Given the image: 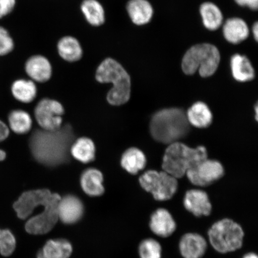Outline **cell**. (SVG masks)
Wrapping results in <instances>:
<instances>
[{"label": "cell", "mask_w": 258, "mask_h": 258, "mask_svg": "<svg viewBox=\"0 0 258 258\" xmlns=\"http://www.w3.org/2000/svg\"><path fill=\"white\" fill-rule=\"evenodd\" d=\"M220 60V53L214 45L196 44L183 56L182 69L186 75H192L198 71L200 76L209 77L217 72Z\"/></svg>", "instance_id": "cell-5"}, {"label": "cell", "mask_w": 258, "mask_h": 258, "mask_svg": "<svg viewBox=\"0 0 258 258\" xmlns=\"http://www.w3.org/2000/svg\"><path fill=\"white\" fill-rule=\"evenodd\" d=\"M15 5L16 0H0V19L11 14Z\"/></svg>", "instance_id": "cell-33"}, {"label": "cell", "mask_w": 258, "mask_h": 258, "mask_svg": "<svg viewBox=\"0 0 258 258\" xmlns=\"http://www.w3.org/2000/svg\"><path fill=\"white\" fill-rule=\"evenodd\" d=\"M9 127L4 122L0 120V143L7 139L10 134ZM6 158V153L5 151L0 150V161L5 160Z\"/></svg>", "instance_id": "cell-34"}, {"label": "cell", "mask_w": 258, "mask_h": 258, "mask_svg": "<svg viewBox=\"0 0 258 258\" xmlns=\"http://www.w3.org/2000/svg\"><path fill=\"white\" fill-rule=\"evenodd\" d=\"M224 175L221 163L217 160L206 159L201 161L186 173L193 185L207 186L220 179Z\"/></svg>", "instance_id": "cell-10"}, {"label": "cell", "mask_w": 258, "mask_h": 258, "mask_svg": "<svg viewBox=\"0 0 258 258\" xmlns=\"http://www.w3.org/2000/svg\"><path fill=\"white\" fill-rule=\"evenodd\" d=\"M234 1L242 7L249 8L253 11H256L258 8V0H234Z\"/></svg>", "instance_id": "cell-35"}, {"label": "cell", "mask_w": 258, "mask_h": 258, "mask_svg": "<svg viewBox=\"0 0 258 258\" xmlns=\"http://www.w3.org/2000/svg\"><path fill=\"white\" fill-rule=\"evenodd\" d=\"M189 123L181 109H164L155 113L150 122L151 134L155 140L164 144L177 143L186 136Z\"/></svg>", "instance_id": "cell-2"}, {"label": "cell", "mask_w": 258, "mask_h": 258, "mask_svg": "<svg viewBox=\"0 0 258 258\" xmlns=\"http://www.w3.org/2000/svg\"><path fill=\"white\" fill-rule=\"evenodd\" d=\"M203 25L210 31L217 30L223 22V15L218 6L211 2L203 3L200 8Z\"/></svg>", "instance_id": "cell-25"}, {"label": "cell", "mask_w": 258, "mask_h": 258, "mask_svg": "<svg viewBox=\"0 0 258 258\" xmlns=\"http://www.w3.org/2000/svg\"><path fill=\"white\" fill-rule=\"evenodd\" d=\"M16 240L14 233L8 229L0 228V253L3 256H11L16 249Z\"/></svg>", "instance_id": "cell-31"}, {"label": "cell", "mask_w": 258, "mask_h": 258, "mask_svg": "<svg viewBox=\"0 0 258 258\" xmlns=\"http://www.w3.org/2000/svg\"><path fill=\"white\" fill-rule=\"evenodd\" d=\"M207 248L205 238L197 233L185 234L179 242V250L183 258H202Z\"/></svg>", "instance_id": "cell-15"}, {"label": "cell", "mask_w": 258, "mask_h": 258, "mask_svg": "<svg viewBox=\"0 0 258 258\" xmlns=\"http://www.w3.org/2000/svg\"><path fill=\"white\" fill-rule=\"evenodd\" d=\"M206 159L208 153L205 147L192 148L177 142L170 144L167 148L162 167L164 172L176 179L181 178L187 171Z\"/></svg>", "instance_id": "cell-4"}, {"label": "cell", "mask_w": 258, "mask_h": 258, "mask_svg": "<svg viewBox=\"0 0 258 258\" xmlns=\"http://www.w3.org/2000/svg\"><path fill=\"white\" fill-rule=\"evenodd\" d=\"M57 50L60 56L70 62H77L83 56V49L80 42L72 36L61 38L58 42Z\"/></svg>", "instance_id": "cell-24"}, {"label": "cell", "mask_w": 258, "mask_h": 258, "mask_svg": "<svg viewBox=\"0 0 258 258\" xmlns=\"http://www.w3.org/2000/svg\"><path fill=\"white\" fill-rule=\"evenodd\" d=\"M104 176L101 171L95 168H90L84 171L81 176V186L86 195L92 197H98L105 191Z\"/></svg>", "instance_id": "cell-17"}, {"label": "cell", "mask_w": 258, "mask_h": 258, "mask_svg": "<svg viewBox=\"0 0 258 258\" xmlns=\"http://www.w3.org/2000/svg\"><path fill=\"white\" fill-rule=\"evenodd\" d=\"M14 41L6 28L0 26V56L7 55L14 50Z\"/></svg>", "instance_id": "cell-32"}, {"label": "cell", "mask_w": 258, "mask_h": 258, "mask_svg": "<svg viewBox=\"0 0 258 258\" xmlns=\"http://www.w3.org/2000/svg\"><path fill=\"white\" fill-rule=\"evenodd\" d=\"M25 68L28 76L32 81L37 82H47L52 74V68L49 60L41 55H35L29 58Z\"/></svg>", "instance_id": "cell-16"}, {"label": "cell", "mask_w": 258, "mask_h": 258, "mask_svg": "<svg viewBox=\"0 0 258 258\" xmlns=\"http://www.w3.org/2000/svg\"><path fill=\"white\" fill-rule=\"evenodd\" d=\"M127 11L132 22L137 25L149 23L154 14L152 6L147 0H130Z\"/></svg>", "instance_id": "cell-19"}, {"label": "cell", "mask_w": 258, "mask_h": 258, "mask_svg": "<svg viewBox=\"0 0 258 258\" xmlns=\"http://www.w3.org/2000/svg\"><path fill=\"white\" fill-rule=\"evenodd\" d=\"M162 249L160 244L153 238H147L141 242L139 246L141 258H161Z\"/></svg>", "instance_id": "cell-30"}, {"label": "cell", "mask_w": 258, "mask_h": 258, "mask_svg": "<svg viewBox=\"0 0 258 258\" xmlns=\"http://www.w3.org/2000/svg\"><path fill=\"white\" fill-rule=\"evenodd\" d=\"M64 108L55 100H41L35 108V119L43 130L55 131L62 127Z\"/></svg>", "instance_id": "cell-8"}, {"label": "cell", "mask_w": 258, "mask_h": 258, "mask_svg": "<svg viewBox=\"0 0 258 258\" xmlns=\"http://www.w3.org/2000/svg\"><path fill=\"white\" fill-rule=\"evenodd\" d=\"M84 206L76 196L69 195L61 198L57 205L58 218L63 223L73 224L82 218Z\"/></svg>", "instance_id": "cell-12"}, {"label": "cell", "mask_w": 258, "mask_h": 258, "mask_svg": "<svg viewBox=\"0 0 258 258\" xmlns=\"http://www.w3.org/2000/svg\"><path fill=\"white\" fill-rule=\"evenodd\" d=\"M222 31L225 40L234 44H239L246 40L249 35L246 22L238 18H230L226 21Z\"/></svg>", "instance_id": "cell-18"}, {"label": "cell", "mask_w": 258, "mask_h": 258, "mask_svg": "<svg viewBox=\"0 0 258 258\" xmlns=\"http://www.w3.org/2000/svg\"><path fill=\"white\" fill-rule=\"evenodd\" d=\"M255 111H256V119H257V106H256L255 108Z\"/></svg>", "instance_id": "cell-39"}, {"label": "cell", "mask_w": 258, "mask_h": 258, "mask_svg": "<svg viewBox=\"0 0 258 258\" xmlns=\"http://www.w3.org/2000/svg\"><path fill=\"white\" fill-rule=\"evenodd\" d=\"M70 153L74 159L81 163L86 164L92 162L95 159V144L88 138H79L72 144Z\"/></svg>", "instance_id": "cell-21"}, {"label": "cell", "mask_w": 258, "mask_h": 258, "mask_svg": "<svg viewBox=\"0 0 258 258\" xmlns=\"http://www.w3.org/2000/svg\"><path fill=\"white\" fill-rule=\"evenodd\" d=\"M252 33L254 40L256 41L258 40V23L257 22H255L252 27Z\"/></svg>", "instance_id": "cell-36"}, {"label": "cell", "mask_w": 258, "mask_h": 258, "mask_svg": "<svg viewBox=\"0 0 258 258\" xmlns=\"http://www.w3.org/2000/svg\"><path fill=\"white\" fill-rule=\"evenodd\" d=\"M81 9L89 24L94 27H99L104 24V9L97 0H84Z\"/></svg>", "instance_id": "cell-27"}, {"label": "cell", "mask_w": 258, "mask_h": 258, "mask_svg": "<svg viewBox=\"0 0 258 258\" xmlns=\"http://www.w3.org/2000/svg\"><path fill=\"white\" fill-rule=\"evenodd\" d=\"M61 198L56 194L55 196L46 206L43 212L29 219L25 224V230L31 234H44L52 230L59 218L57 205Z\"/></svg>", "instance_id": "cell-9"}, {"label": "cell", "mask_w": 258, "mask_h": 258, "mask_svg": "<svg viewBox=\"0 0 258 258\" xmlns=\"http://www.w3.org/2000/svg\"><path fill=\"white\" fill-rule=\"evenodd\" d=\"M96 79L101 83H111L106 96L109 104L119 106L127 102L131 97V80L128 74L117 61L106 58L99 64Z\"/></svg>", "instance_id": "cell-3"}, {"label": "cell", "mask_w": 258, "mask_h": 258, "mask_svg": "<svg viewBox=\"0 0 258 258\" xmlns=\"http://www.w3.org/2000/svg\"><path fill=\"white\" fill-rule=\"evenodd\" d=\"M151 231L157 236L166 238L172 235L176 229L172 215L167 209H158L151 215L150 222Z\"/></svg>", "instance_id": "cell-14"}, {"label": "cell", "mask_w": 258, "mask_h": 258, "mask_svg": "<svg viewBox=\"0 0 258 258\" xmlns=\"http://www.w3.org/2000/svg\"><path fill=\"white\" fill-rule=\"evenodd\" d=\"M244 236L240 225L230 219H223L215 222L208 231L210 243L221 253L240 249L243 245Z\"/></svg>", "instance_id": "cell-6"}, {"label": "cell", "mask_w": 258, "mask_h": 258, "mask_svg": "<svg viewBox=\"0 0 258 258\" xmlns=\"http://www.w3.org/2000/svg\"><path fill=\"white\" fill-rule=\"evenodd\" d=\"M41 251L48 258H69L73 252V247L67 240H50Z\"/></svg>", "instance_id": "cell-29"}, {"label": "cell", "mask_w": 258, "mask_h": 258, "mask_svg": "<svg viewBox=\"0 0 258 258\" xmlns=\"http://www.w3.org/2000/svg\"><path fill=\"white\" fill-rule=\"evenodd\" d=\"M186 114L189 123L196 127L206 128L212 123V112L205 103H196L188 109Z\"/></svg>", "instance_id": "cell-22"}, {"label": "cell", "mask_w": 258, "mask_h": 258, "mask_svg": "<svg viewBox=\"0 0 258 258\" xmlns=\"http://www.w3.org/2000/svg\"><path fill=\"white\" fill-rule=\"evenodd\" d=\"M12 93L14 98L22 103H30L37 96L36 86L32 80L19 79L12 84Z\"/></svg>", "instance_id": "cell-26"}, {"label": "cell", "mask_w": 258, "mask_h": 258, "mask_svg": "<svg viewBox=\"0 0 258 258\" xmlns=\"http://www.w3.org/2000/svg\"><path fill=\"white\" fill-rule=\"evenodd\" d=\"M183 205L186 211L196 217H207L211 214L212 206L208 194L201 189H191L185 194Z\"/></svg>", "instance_id": "cell-13"}, {"label": "cell", "mask_w": 258, "mask_h": 258, "mask_svg": "<svg viewBox=\"0 0 258 258\" xmlns=\"http://www.w3.org/2000/svg\"><path fill=\"white\" fill-rule=\"evenodd\" d=\"M8 121L9 128L16 134H27L32 127V121L30 115L21 109H16L10 113Z\"/></svg>", "instance_id": "cell-28"}, {"label": "cell", "mask_w": 258, "mask_h": 258, "mask_svg": "<svg viewBox=\"0 0 258 258\" xmlns=\"http://www.w3.org/2000/svg\"><path fill=\"white\" fill-rule=\"evenodd\" d=\"M56 193H51L47 189L26 191L19 197L14 205L19 218L27 219L39 206H46L54 198Z\"/></svg>", "instance_id": "cell-11"}, {"label": "cell", "mask_w": 258, "mask_h": 258, "mask_svg": "<svg viewBox=\"0 0 258 258\" xmlns=\"http://www.w3.org/2000/svg\"><path fill=\"white\" fill-rule=\"evenodd\" d=\"M145 154L137 148H129L122 154L121 165L124 170L132 175H136L146 166Z\"/></svg>", "instance_id": "cell-23"}, {"label": "cell", "mask_w": 258, "mask_h": 258, "mask_svg": "<svg viewBox=\"0 0 258 258\" xmlns=\"http://www.w3.org/2000/svg\"><path fill=\"white\" fill-rule=\"evenodd\" d=\"M74 135L69 124L55 131H35L30 140L32 154L38 162L48 166L66 163Z\"/></svg>", "instance_id": "cell-1"}, {"label": "cell", "mask_w": 258, "mask_h": 258, "mask_svg": "<svg viewBox=\"0 0 258 258\" xmlns=\"http://www.w3.org/2000/svg\"><path fill=\"white\" fill-rule=\"evenodd\" d=\"M37 258H48L45 254L42 252V251L40 250L39 252L37 254Z\"/></svg>", "instance_id": "cell-38"}, {"label": "cell", "mask_w": 258, "mask_h": 258, "mask_svg": "<svg viewBox=\"0 0 258 258\" xmlns=\"http://www.w3.org/2000/svg\"><path fill=\"white\" fill-rule=\"evenodd\" d=\"M243 258H258L257 256L255 253H247L245 255Z\"/></svg>", "instance_id": "cell-37"}, {"label": "cell", "mask_w": 258, "mask_h": 258, "mask_svg": "<svg viewBox=\"0 0 258 258\" xmlns=\"http://www.w3.org/2000/svg\"><path fill=\"white\" fill-rule=\"evenodd\" d=\"M140 185L150 192L157 201H167L175 195L178 183L177 179L164 172L149 170L140 177Z\"/></svg>", "instance_id": "cell-7"}, {"label": "cell", "mask_w": 258, "mask_h": 258, "mask_svg": "<svg viewBox=\"0 0 258 258\" xmlns=\"http://www.w3.org/2000/svg\"><path fill=\"white\" fill-rule=\"evenodd\" d=\"M230 66L234 79L237 82H249L254 78L253 67L246 56L235 54L231 58Z\"/></svg>", "instance_id": "cell-20"}]
</instances>
